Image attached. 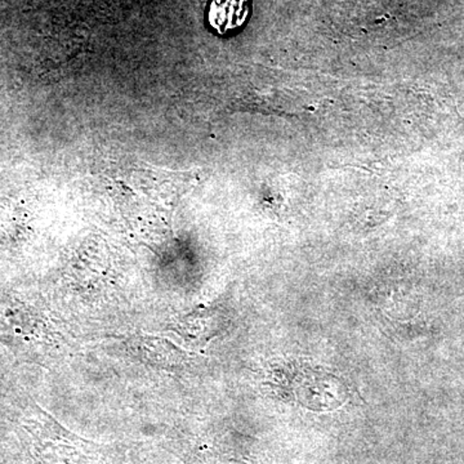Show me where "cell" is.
Returning <instances> with one entry per match:
<instances>
[{
    "instance_id": "1",
    "label": "cell",
    "mask_w": 464,
    "mask_h": 464,
    "mask_svg": "<svg viewBox=\"0 0 464 464\" xmlns=\"http://www.w3.org/2000/svg\"><path fill=\"white\" fill-rule=\"evenodd\" d=\"M248 14V0H213L208 20L217 33L224 35L243 26Z\"/></svg>"
}]
</instances>
